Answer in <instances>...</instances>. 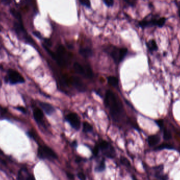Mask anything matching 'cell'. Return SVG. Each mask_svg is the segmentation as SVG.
Returning a JSON list of instances; mask_svg holds the SVG:
<instances>
[{
  "mask_svg": "<svg viewBox=\"0 0 180 180\" xmlns=\"http://www.w3.org/2000/svg\"><path fill=\"white\" fill-rule=\"evenodd\" d=\"M105 106L109 109L110 115L115 122H120L123 114V108L115 96L114 94L111 90H108L105 94Z\"/></svg>",
  "mask_w": 180,
  "mask_h": 180,
  "instance_id": "cell-1",
  "label": "cell"
},
{
  "mask_svg": "<svg viewBox=\"0 0 180 180\" xmlns=\"http://www.w3.org/2000/svg\"><path fill=\"white\" fill-rule=\"evenodd\" d=\"M38 156L39 159L53 161L58 159L57 154L53 150L46 145H40L38 147Z\"/></svg>",
  "mask_w": 180,
  "mask_h": 180,
  "instance_id": "cell-2",
  "label": "cell"
},
{
  "mask_svg": "<svg viewBox=\"0 0 180 180\" xmlns=\"http://www.w3.org/2000/svg\"><path fill=\"white\" fill-rule=\"evenodd\" d=\"M5 81L11 84H22L25 82L23 77L16 70L10 69L7 71V75L5 77Z\"/></svg>",
  "mask_w": 180,
  "mask_h": 180,
  "instance_id": "cell-3",
  "label": "cell"
},
{
  "mask_svg": "<svg viewBox=\"0 0 180 180\" xmlns=\"http://www.w3.org/2000/svg\"><path fill=\"white\" fill-rule=\"evenodd\" d=\"M128 49L125 48H117L113 47L110 50V52L111 56L112 57L115 62L117 64L120 63L126 56L128 53Z\"/></svg>",
  "mask_w": 180,
  "mask_h": 180,
  "instance_id": "cell-4",
  "label": "cell"
},
{
  "mask_svg": "<svg viewBox=\"0 0 180 180\" xmlns=\"http://www.w3.org/2000/svg\"><path fill=\"white\" fill-rule=\"evenodd\" d=\"M74 69L79 75L84 76L85 77L91 78L93 76V73L91 69L89 66L83 67L81 64L78 62H75L73 65Z\"/></svg>",
  "mask_w": 180,
  "mask_h": 180,
  "instance_id": "cell-5",
  "label": "cell"
},
{
  "mask_svg": "<svg viewBox=\"0 0 180 180\" xmlns=\"http://www.w3.org/2000/svg\"><path fill=\"white\" fill-rule=\"evenodd\" d=\"M66 120L73 129L79 131L81 127V121L79 116L76 113L71 112L66 116Z\"/></svg>",
  "mask_w": 180,
  "mask_h": 180,
  "instance_id": "cell-6",
  "label": "cell"
},
{
  "mask_svg": "<svg viewBox=\"0 0 180 180\" xmlns=\"http://www.w3.org/2000/svg\"><path fill=\"white\" fill-rule=\"evenodd\" d=\"M70 82L73 86L79 91H84L85 90V86L80 78L74 76L71 77L70 79Z\"/></svg>",
  "mask_w": 180,
  "mask_h": 180,
  "instance_id": "cell-7",
  "label": "cell"
},
{
  "mask_svg": "<svg viewBox=\"0 0 180 180\" xmlns=\"http://www.w3.org/2000/svg\"><path fill=\"white\" fill-rule=\"evenodd\" d=\"M18 180H35L33 175L28 172L26 168H22L18 173Z\"/></svg>",
  "mask_w": 180,
  "mask_h": 180,
  "instance_id": "cell-8",
  "label": "cell"
},
{
  "mask_svg": "<svg viewBox=\"0 0 180 180\" xmlns=\"http://www.w3.org/2000/svg\"><path fill=\"white\" fill-rule=\"evenodd\" d=\"M33 117L38 124L42 126L44 125V114L42 110H41L40 108H36L33 110Z\"/></svg>",
  "mask_w": 180,
  "mask_h": 180,
  "instance_id": "cell-9",
  "label": "cell"
},
{
  "mask_svg": "<svg viewBox=\"0 0 180 180\" xmlns=\"http://www.w3.org/2000/svg\"><path fill=\"white\" fill-rule=\"evenodd\" d=\"M39 105L47 115L50 116L53 114L55 112V109L53 107V106H52L51 104H50L49 103L40 102Z\"/></svg>",
  "mask_w": 180,
  "mask_h": 180,
  "instance_id": "cell-10",
  "label": "cell"
},
{
  "mask_svg": "<svg viewBox=\"0 0 180 180\" xmlns=\"http://www.w3.org/2000/svg\"><path fill=\"white\" fill-rule=\"evenodd\" d=\"M102 152H103V154L104 155H105V156L109 159H113L116 155L115 150L111 145H110L107 148H106Z\"/></svg>",
  "mask_w": 180,
  "mask_h": 180,
  "instance_id": "cell-11",
  "label": "cell"
},
{
  "mask_svg": "<svg viewBox=\"0 0 180 180\" xmlns=\"http://www.w3.org/2000/svg\"><path fill=\"white\" fill-rule=\"evenodd\" d=\"M160 140V136L157 135H151L148 137L147 139V142L149 145L150 146H154L157 144L159 143Z\"/></svg>",
  "mask_w": 180,
  "mask_h": 180,
  "instance_id": "cell-12",
  "label": "cell"
},
{
  "mask_svg": "<svg viewBox=\"0 0 180 180\" xmlns=\"http://www.w3.org/2000/svg\"><path fill=\"white\" fill-rule=\"evenodd\" d=\"M157 20L152 19L151 20H143L141 21L139 23V25L142 28H145L149 26H155L157 25Z\"/></svg>",
  "mask_w": 180,
  "mask_h": 180,
  "instance_id": "cell-13",
  "label": "cell"
},
{
  "mask_svg": "<svg viewBox=\"0 0 180 180\" xmlns=\"http://www.w3.org/2000/svg\"><path fill=\"white\" fill-rule=\"evenodd\" d=\"M80 54L82 55V56L85 58H89L93 55V51L91 49L88 48H81L80 49Z\"/></svg>",
  "mask_w": 180,
  "mask_h": 180,
  "instance_id": "cell-14",
  "label": "cell"
},
{
  "mask_svg": "<svg viewBox=\"0 0 180 180\" xmlns=\"http://www.w3.org/2000/svg\"><path fill=\"white\" fill-rule=\"evenodd\" d=\"M106 168L105 159H102L101 161L98 165L95 168L94 170L96 172H102Z\"/></svg>",
  "mask_w": 180,
  "mask_h": 180,
  "instance_id": "cell-15",
  "label": "cell"
},
{
  "mask_svg": "<svg viewBox=\"0 0 180 180\" xmlns=\"http://www.w3.org/2000/svg\"><path fill=\"white\" fill-rule=\"evenodd\" d=\"M93 130V127L88 122H84L83 123V132L85 133L92 132Z\"/></svg>",
  "mask_w": 180,
  "mask_h": 180,
  "instance_id": "cell-16",
  "label": "cell"
},
{
  "mask_svg": "<svg viewBox=\"0 0 180 180\" xmlns=\"http://www.w3.org/2000/svg\"><path fill=\"white\" fill-rule=\"evenodd\" d=\"M147 47L150 51H156L157 49V43L154 40H150L149 42L146 43Z\"/></svg>",
  "mask_w": 180,
  "mask_h": 180,
  "instance_id": "cell-17",
  "label": "cell"
},
{
  "mask_svg": "<svg viewBox=\"0 0 180 180\" xmlns=\"http://www.w3.org/2000/svg\"><path fill=\"white\" fill-rule=\"evenodd\" d=\"M108 82L109 84L113 87L117 86L119 84V80L117 78L114 76H110L108 78Z\"/></svg>",
  "mask_w": 180,
  "mask_h": 180,
  "instance_id": "cell-18",
  "label": "cell"
},
{
  "mask_svg": "<svg viewBox=\"0 0 180 180\" xmlns=\"http://www.w3.org/2000/svg\"><path fill=\"white\" fill-rule=\"evenodd\" d=\"M10 12L13 16H14L15 18L19 20V21H22V17L20 12H18L17 10L14 9H11L10 10Z\"/></svg>",
  "mask_w": 180,
  "mask_h": 180,
  "instance_id": "cell-19",
  "label": "cell"
},
{
  "mask_svg": "<svg viewBox=\"0 0 180 180\" xmlns=\"http://www.w3.org/2000/svg\"><path fill=\"white\" fill-rule=\"evenodd\" d=\"M172 149L173 147L171 145L168 144H162L161 145H160L159 146L157 147L156 148H155V150H161L163 149Z\"/></svg>",
  "mask_w": 180,
  "mask_h": 180,
  "instance_id": "cell-20",
  "label": "cell"
},
{
  "mask_svg": "<svg viewBox=\"0 0 180 180\" xmlns=\"http://www.w3.org/2000/svg\"><path fill=\"white\" fill-rule=\"evenodd\" d=\"M120 162L122 164H123L124 166H127V167H129L131 165V164H130V161L125 157H121Z\"/></svg>",
  "mask_w": 180,
  "mask_h": 180,
  "instance_id": "cell-21",
  "label": "cell"
},
{
  "mask_svg": "<svg viewBox=\"0 0 180 180\" xmlns=\"http://www.w3.org/2000/svg\"><path fill=\"white\" fill-rule=\"evenodd\" d=\"M163 138L165 140H169L172 138V135L169 131L165 129L163 132Z\"/></svg>",
  "mask_w": 180,
  "mask_h": 180,
  "instance_id": "cell-22",
  "label": "cell"
},
{
  "mask_svg": "<svg viewBox=\"0 0 180 180\" xmlns=\"http://www.w3.org/2000/svg\"><path fill=\"white\" fill-rule=\"evenodd\" d=\"M165 22V18H161L160 19L157 20V25L159 27H162Z\"/></svg>",
  "mask_w": 180,
  "mask_h": 180,
  "instance_id": "cell-23",
  "label": "cell"
},
{
  "mask_svg": "<svg viewBox=\"0 0 180 180\" xmlns=\"http://www.w3.org/2000/svg\"><path fill=\"white\" fill-rule=\"evenodd\" d=\"M80 2L82 5L85 7L90 8L91 7V2L89 0H80Z\"/></svg>",
  "mask_w": 180,
  "mask_h": 180,
  "instance_id": "cell-24",
  "label": "cell"
},
{
  "mask_svg": "<svg viewBox=\"0 0 180 180\" xmlns=\"http://www.w3.org/2000/svg\"><path fill=\"white\" fill-rule=\"evenodd\" d=\"M100 150L99 148L98 145H96L95 147H94L93 150V154L94 156H98Z\"/></svg>",
  "mask_w": 180,
  "mask_h": 180,
  "instance_id": "cell-25",
  "label": "cell"
},
{
  "mask_svg": "<svg viewBox=\"0 0 180 180\" xmlns=\"http://www.w3.org/2000/svg\"><path fill=\"white\" fill-rule=\"evenodd\" d=\"M103 2L108 7H112L114 4V1L113 0H104Z\"/></svg>",
  "mask_w": 180,
  "mask_h": 180,
  "instance_id": "cell-26",
  "label": "cell"
},
{
  "mask_svg": "<svg viewBox=\"0 0 180 180\" xmlns=\"http://www.w3.org/2000/svg\"><path fill=\"white\" fill-rule=\"evenodd\" d=\"M77 178H79L80 180H87L86 176L83 172H79L77 173Z\"/></svg>",
  "mask_w": 180,
  "mask_h": 180,
  "instance_id": "cell-27",
  "label": "cell"
},
{
  "mask_svg": "<svg viewBox=\"0 0 180 180\" xmlns=\"http://www.w3.org/2000/svg\"><path fill=\"white\" fill-rule=\"evenodd\" d=\"M155 122L160 128H162L163 126L164 122L162 119H158V120H157Z\"/></svg>",
  "mask_w": 180,
  "mask_h": 180,
  "instance_id": "cell-28",
  "label": "cell"
},
{
  "mask_svg": "<svg viewBox=\"0 0 180 180\" xmlns=\"http://www.w3.org/2000/svg\"><path fill=\"white\" fill-rule=\"evenodd\" d=\"M16 108L17 110H20V111H21V112H23V113H26V108H24L23 107L19 106V107H17Z\"/></svg>",
  "mask_w": 180,
  "mask_h": 180,
  "instance_id": "cell-29",
  "label": "cell"
},
{
  "mask_svg": "<svg viewBox=\"0 0 180 180\" xmlns=\"http://www.w3.org/2000/svg\"><path fill=\"white\" fill-rule=\"evenodd\" d=\"M33 33L34 35L36 36V37H39V39H41V37H42V36H41V35L40 34V33L38 31H34V32H33Z\"/></svg>",
  "mask_w": 180,
  "mask_h": 180,
  "instance_id": "cell-30",
  "label": "cell"
},
{
  "mask_svg": "<svg viewBox=\"0 0 180 180\" xmlns=\"http://www.w3.org/2000/svg\"><path fill=\"white\" fill-rule=\"evenodd\" d=\"M66 175L68 176V178H69L71 180H72L74 179V175H73L72 174L70 173H66Z\"/></svg>",
  "mask_w": 180,
  "mask_h": 180,
  "instance_id": "cell-31",
  "label": "cell"
},
{
  "mask_svg": "<svg viewBox=\"0 0 180 180\" xmlns=\"http://www.w3.org/2000/svg\"><path fill=\"white\" fill-rule=\"evenodd\" d=\"M125 2L128 3L129 4L131 5L132 6L135 4V1H125Z\"/></svg>",
  "mask_w": 180,
  "mask_h": 180,
  "instance_id": "cell-32",
  "label": "cell"
},
{
  "mask_svg": "<svg viewBox=\"0 0 180 180\" xmlns=\"http://www.w3.org/2000/svg\"><path fill=\"white\" fill-rule=\"evenodd\" d=\"M72 146L74 147H75V148H77V143L76 141H74V142H73L72 143Z\"/></svg>",
  "mask_w": 180,
  "mask_h": 180,
  "instance_id": "cell-33",
  "label": "cell"
},
{
  "mask_svg": "<svg viewBox=\"0 0 180 180\" xmlns=\"http://www.w3.org/2000/svg\"><path fill=\"white\" fill-rule=\"evenodd\" d=\"M2 2L4 4L9 5L10 3L11 2V1H3Z\"/></svg>",
  "mask_w": 180,
  "mask_h": 180,
  "instance_id": "cell-34",
  "label": "cell"
},
{
  "mask_svg": "<svg viewBox=\"0 0 180 180\" xmlns=\"http://www.w3.org/2000/svg\"><path fill=\"white\" fill-rule=\"evenodd\" d=\"M179 15H180V4L179 7Z\"/></svg>",
  "mask_w": 180,
  "mask_h": 180,
  "instance_id": "cell-35",
  "label": "cell"
}]
</instances>
